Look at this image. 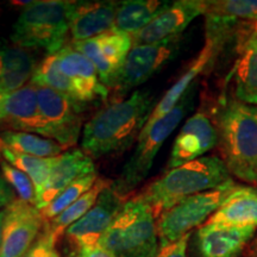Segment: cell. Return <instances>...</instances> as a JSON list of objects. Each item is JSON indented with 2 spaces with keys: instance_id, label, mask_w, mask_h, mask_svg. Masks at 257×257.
<instances>
[{
  "instance_id": "41",
  "label": "cell",
  "mask_w": 257,
  "mask_h": 257,
  "mask_svg": "<svg viewBox=\"0 0 257 257\" xmlns=\"http://www.w3.org/2000/svg\"><path fill=\"white\" fill-rule=\"evenodd\" d=\"M252 257H257V253H256V255H253V256H252Z\"/></svg>"
},
{
  "instance_id": "17",
  "label": "cell",
  "mask_w": 257,
  "mask_h": 257,
  "mask_svg": "<svg viewBox=\"0 0 257 257\" xmlns=\"http://www.w3.org/2000/svg\"><path fill=\"white\" fill-rule=\"evenodd\" d=\"M60 69L72 82L76 99L82 104L108 96V88L99 79L94 64L72 46H64L56 53Z\"/></svg>"
},
{
  "instance_id": "6",
  "label": "cell",
  "mask_w": 257,
  "mask_h": 257,
  "mask_svg": "<svg viewBox=\"0 0 257 257\" xmlns=\"http://www.w3.org/2000/svg\"><path fill=\"white\" fill-rule=\"evenodd\" d=\"M194 87L195 83H193L184 98L168 114L155 121L152 126L143 128L142 133L140 134L134 153L125 162L118 179L114 180L112 184L115 191L123 197L128 198V194L133 193L146 180L161 147L181 123L185 115L191 111L194 102L193 100Z\"/></svg>"
},
{
  "instance_id": "21",
  "label": "cell",
  "mask_w": 257,
  "mask_h": 257,
  "mask_svg": "<svg viewBox=\"0 0 257 257\" xmlns=\"http://www.w3.org/2000/svg\"><path fill=\"white\" fill-rule=\"evenodd\" d=\"M205 224L216 227L256 229L257 188L238 186Z\"/></svg>"
},
{
  "instance_id": "32",
  "label": "cell",
  "mask_w": 257,
  "mask_h": 257,
  "mask_svg": "<svg viewBox=\"0 0 257 257\" xmlns=\"http://www.w3.org/2000/svg\"><path fill=\"white\" fill-rule=\"evenodd\" d=\"M22 257H62L56 249V242L49 231L46 229L42 231L36 242L31 245Z\"/></svg>"
},
{
  "instance_id": "12",
  "label": "cell",
  "mask_w": 257,
  "mask_h": 257,
  "mask_svg": "<svg viewBox=\"0 0 257 257\" xmlns=\"http://www.w3.org/2000/svg\"><path fill=\"white\" fill-rule=\"evenodd\" d=\"M112 184L101 192L94 206L64 233L78 250L100 243L102 236L128 199L115 191Z\"/></svg>"
},
{
  "instance_id": "30",
  "label": "cell",
  "mask_w": 257,
  "mask_h": 257,
  "mask_svg": "<svg viewBox=\"0 0 257 257\" xmlns=\"http://www.w3.org/2000/svg\"><path fill=\"white\" fill-rule=\"evenodd\" d=\"M98 179V174L83 176V178L78 179L73 184H70L67 188H64L50 204H48L46 207L40 210L44 221L47 223V221L59 216L60 213H62L66 208H68L79 198H81L85 193H87L94 186Z\"/></svg>"
},
{
  "instance_id": "38",
  "label": "cell",
  "mask_w": 257,
  "mask_h": 257,
  "mask_svg": "<svg viewBox=\"0 0 257 257\" xmlns=\"http://www.w3.org/2000/svg\"><path fill=\"white\" fill-rule=\"evenodd\" d=\"M5 148H8V146L4 143V141L2 140V136H0V159H2V154H3V152H4Z\"/></svg>"
},
{
  "instance_id": "14",
  "label": "cell",
  "mask_w": 257,
  "mask_h": 257,
  "mask_svg": "<svg viewBox=\"0 0 257 257\" xmlns=\"http://www.w3.org/2000/svg\"><path fill=\"white\" fill-rule=\"evenodd\" d=\"M206 43L216 55L239 28L257 16V0H213L205 11Z\"/></svg>"
},
{
  "instance_id": "27",
  "label": "cell",
  "mask_w": 257,
  "mask_h": 257,
  "mask_svg": "<svg viewBox=\"0 0 257 257\" xmlns=\"http://www.w3.org/2000/svg\"><path fill=\"white\" fill-rule=\"evenodd\" d=\"M2 159L9 162L16 168L25 173L29 178L32 180L35 187H36L37 197L42 192L44 185H46L48 176H49L50 169L55 163L56 157L53 159H41V157H35L22 154L15 150L5 148L2 154Z\"/></svg>"
},
{
  "instance_id": "9",
  "label": "cell",
  "mask_w": 257,
  "mask_h": 257,
  "mask_svg": "<svg viewBox=\"0 0 257 257\" xmlns=\"http://www.w3.org/2000/svg\"><path fill=\"white\" fill-rule=\"evenodd\" d=\"M38 105L44 120V137L56 141L66 148L78 143L82 128L85 104L46 87H37Z\"/></svg>"
},
{
  "instance_id": "24",
  "label": "cell",
  "mask_w": 257,
  "mask_h": 257,
  "mask_svg": "<svg viewBox=\"0 0 257 257\" xmlns=\"http://www.w3.org/2000/svg\"><path fill=\"white\" fill-rule=\"evenodd\" d=\"M168 2L160 0H126L120 2L115 14L114 27L117 31L134 36L147 27Z\"/></svg>"
},
{
  "instance_id": "8",
  "label": "cell",
  "mask_w": 257,
  "mask_h": 257,
  "mask_svg": "<svg viewBox=\"0 0 257 257\" xmlns=\"http://www.w3.org/2000/svg\"><path fill=\"white\" fill-rule=\"evenodd\" d=\"M182 35L154 44L135 46L130 50L112 91L117 98L143 85L174 60L182 46Z\"/></svg>"
},
{
  "instance_id": "39",
  "label": "cell",
  "mask_w": 257,
  "mask_h": 257,
  "mask_svg": "<svg viewBox=\"0 0 257 257\" xmlns=\"http://www.w3.org/2000/svg\"><path fill=\"white\" fill-rule=\"evenodd\" d=\"M251 253H252V256L256 255V253H257V236H256V238H255V240H253V243L251 245Z\"/></svg>"
},
{
  "instance_id": "10",
  "label": "cell",
  "mask_w": 257,
  "mask_h": 257,
  "mask_svg": "<svg viewBox=\"0 0 257 257\" xmlns=\"http://www.w3.org/2000/svg\"><path fill=\"white\" fill-rule=\"evenodd\" d=\"M94 64L102 85L112 89L121 67L133 49V36L111 30L87 41L70 44Z\"/></svg>"
},
{
  "instance_id": "29",
  "label": "cell",
  "mask_w": 257,
  "mask_h": 257,
  "mask_svg": "<svg viewBox=\"0 0 257 257\" xmlns=\"http://www.w3.org/2000/svg\"><path fill=\"white\" fill-rule=\"evenodd\" d=\"M37 64L36 57L30 50L0 40V78L9 74L32 75Z\"/></svg>"
},
{
  "instance_id": "3",
  "label": "cell",
  "mask_w": 257,
  "mask_h": 257,
  "mask_svg": "<svg viewBox=\"0 0 257 257\" xmlns=\"http://www.w3.org/2000/svg\"><path fill=\"white\" fill-rule=\"evenodd\" d=\"M218 143L230 174L257 185V105L227 99L216 115Z\"/></svg>"
},
{
  "instance_id": "23",
  "label": "cell",
  "mask_w": 257,
  "mask_h": 257,
  "mask_svg": "<svg viewBox=\"0 0 257 257\" xmlns=\"http://www.w3.org/2000/svg\"><path fill=\"white\" fill-rule=\"evenodd\" d=\"M240 56L232 70L236 100L257 105V38L239 50Z\"/></svg>"
},
{
  "instance_id": "16",
  "label": "cell",
  "mask_w": 257,
  "mask_h": 257,
  "mask_svg": "<svg viewBox=\"0 0 257 257\" xmlns=\"http://www.w3.org/2000/svg\"><path fill=\"white\" fill-rule=\"evenodd\" d=\"M0 126L10 131L36 134L44 137V120L38 105L37 87L29 85L5 95L0 107Z\"/></svg>"
},
{
  "instance_id": "4",
  "label": "cell",
  "mask_w": 257,
  "mask_h": 257,
  "mask_svg": "<svg viewBox=\"0 0 257 257\" xmlns=\"http://www.w3.org/2000/svg\"><path fill=\"white\" fill-rule=\"evenodd\" d=\"M22 4L23 9L12 29V43L28 50L43 49L48 55L62 49L78 2L41 0Z\"/></svg>"
},
{
  "instance_id": "2",
  "label": "cell",
  "mask_w": 257,
  "mask_h": 257,
  "mask_svg": "<svg viewBox=\"0 0 257 257\" xmlns=\"http://www.w3.org/2000/svg\"><path fill=\"white\" fill-rule=\"evenodd\" d=\"M230 175L223 159L204 156L169 169L136 195L150 207L157 219L185 199L219 187L229 181Z\"/></svg>"
},
{
  "instance_id": "26",
  "label": "cell",
  "mask_w": 257,
  "mask_h": 257,
  "mask_svg": "<svg viewBox=\"0 0 257 257\" xmlns=\"http://www.w3.org/2000/svg\"><path fill=\"white\" fill-rule=\"evenodd\" d=\"M0 136L10 149L30 156L53 159L60 156L63 152V147L56 141L36 134L4 130Z\"/></svg>"
},
{
  "instance_id": "36",
  "label": "cell",
  "mask_w": 257,
  "mask_h": 257,
  "mask_svg": "<svg viewBox=\"0 0 257 257\" xmlns=\"http://www.w3.org/2000/svg\"><path fill=\"white\" fill-rule=\"evenodd\" d=\"M76 257H117L113 252L108 249L98 244V245L89 246V248H83L78 250Z\"/></svg>"
},
{
  "instance_id": "37",
  "label": "cell",
  "mask_w": 257,
  "mask_h": 257,
  "mask_svg": "<svg viewBox=\"0 0 257 257\" xmlns=\"http://www.w3.org/2000/svg\"><path fill=\"white\" fill-rule=\"evenodd\" d=\"M5 212L4 210L0 211V249H2V240H3V224H4Z\"/></svg>"
},
{
  "instance_id": "33",
  "label": "cell",
  "mask_w": 257,
  "mask_h": 257,
  "mask_svg": "<svg viewBox=\"0 0 257 257\" xmlns=\"http://www.w3.org/2000/svg\"><path fill=\"white\" fill-rule=\"evenodd\" d=\"M189 237H191V233L186 234V236L174 243H170L165 246H160L156 257H187V245Z\"/></svg>"
},
{
  "instance_id": "22",
  "label": "cell",
  "mask_w": 257,
  "mask_h": 257,
  "mask_svg": "<svg viewBox=\"0 0 257 257\" xmlns=\"http://www.w3.org/2000/svg\"><path fill=\"white\" fill-rule=\"evenodd\" d=\"M216 56L217 55L212 46H210L208 43H205L204 48L199 53L197 59L193 61L189 68L182 74L181 78L167 91L166 94L157 102L155 107H154L152 114H150L149 119L147 121L146 126L143 128L152 126L155 121L161 119L162 117H165L166 114H168L179 104L180 100L184 98V95L187 93L188 89L192 87L193 83H194V80L197 79L199 74L206 68L208 64L213 62Z\"/></svg>"
},
{
  "instance_id": "20",
  "label": "cell",
  "mask_w": 257,
  "mask_h": 257,
  "mask_svg": "<svg viewBox=\"0 0 257 257\" xmlns=\"http://www.w3.org/2000/svg\"><path fill=\"white\" fill-rule=\"evenodd\" d=\"M120 2H78L70 19L72 41L81 42L113 30Z\"/></svg>"
},
{
  "instance_id": "31",
  "label": "cell",
  "mask_w": 257,
  "mask_h": 257,
  "mask_svg": "<svg viewBox=\"0 0 257 257\" xmlns=\"http://www.w3.org/2000/svg\"><path fill=\"white\" fill-rule=\"evenodd\" d=\"M0 169H2V174L8 181V184L17 193L18 198L36 206L37 193L32 180L25 173L10 165L5 160H0Z\"/></svg>"
},
{
  "instance_id": "1",
  "label": "cell",
  "mask_w": 257,
  "mask_h": 257,
  "mask_svg": "<svg viewBox=\"0 0 257 257\" xmlns=\"http://www.w3.org/2000/svg\"><path fill=\"white\" fill-rule=\"evenodd\" d=\"M155 106V95L148 89L110 102L83 126L82 150L92 159L124 153L138 140Z\"/></svg>"
},
{
  "instance_id": "5",
  "label": "cell",
  "mask_w": 257,
  "mask_h": 257,
  "mask_svg": "<svg viewBox=\"0 0 257 257\" xmlns=\"http://www.w3.org/2000/svg\"><path fill=\"white\" fill-rule=\"evenodd\" d=\"M99 244L117 257H156L160 239L150 207L137 195L128 198Z\"/></svg>"
},
{
  "instance_id": "40",
  "label": "cell",
  "mask_w": 257,
  "mask_h": 257,
  "mask_svg": "<svg viewBox=\"0 0 257 257\" xmlns=\"http://www.w3.org/2000/svg\"><path fill=\"white\" fill-rule=\"evenodd\" d=\"M5 98V94H0V107H2V104H3V100H4Z\"/></svg>"
},
{
  "instance_id": "13",
  "label": "cell",
  "mask_w": 257,
  "mask_h": 257,
  "mask_svg": "<svg viewBox=\"0 0 257 257\" xmlns=\"http://www.w3.org/2000/svg\"><path fill=\"white\" fill-rule=\"evenodd\" d=\"M206 0L168 2L146 28L133 36V44H154L181 36L182 32L199 16L205 15Z\"/></svg>"
},
{
  "instance_id": "11",
  "label": "cell",
  "mask_w": 257,
  "mask_h": 257,
  "mask_svg": "<svg viewBox=\"0 0 257 257\" xmlns=\"http://www.w3.org/2000/svg\"><path fill=\"white\" fill-rule=\"evenodd\" d=\"M4 212L0 257H22L40 237L46 221L35 205L19 198H16Z\"/></svg>"
},
{
  "instance_id": "15",
  "label": "cell",
  "mask_w": 257,
  "mask_h": 257,
  "mask_svg": "<svg viewBox=\"0 0 257 257\" xmlns=\"http://www.w3.org/2000/svg\"><path fill=\"white\" fill-rule=\"evenodd\" d=\"M218 144L216 125L205 112H197L186 120L173 143L167 167L176 168L204 157Z\"/></svg>"
},
{
  "instance_id": "28",
  "label": "cell",
  "mask_w": 257,
  "mask_h": 257,
  "mask_svg": "<svg viewBox=\"0 0 257 257\" xmlns=\"http://www.w3.org/2000/svg\"><path fill=\"white\" fill-rule=\"evenodd\" d=\"M29 83L36 86V87L54 89V91L68 95L70 98L76 99L72 82L69 81V79L60 69L56 54L46 56L42 60V62L37 64L36 69L32 74L31 80Z\"/></svg>"
},
{
  "instance_id": "35",
  "label": "cell",
  "mask_w": 257,
  "mask_h": 257,
  "mask_svg": "<svg viewBox=\"0 0 257 257\" xmlns=\"http://www.w3.org/2000/svg\"><path fill=\"white\" fill-rule=\"evenodd\" d=\"M15 199V191L8 184L3 174H0V211L5 210Z\"/></svg>"
},
{
  "instance_id": "34",
  "label": "cell",
  "mask_w": 257,
  "mask_h": 257,
  "mask_svg": "<svg viewBox=\"0 0 257 257\" xmlns=\"http://www.w3.org/2000/svg\"><path fill=\"white\" fill-rule=\"evenodd\" d=\"M236 36L238 37V41H237L238 50L242 49L248 42L257 38V16L250 21H246L237 31Z\"/></svg>"
},
{
  "instance_id": "25",
  "label": "cell",
  "mask_w": 257,
  "mask_h": 257,
  "mask_svg": "<svg viewBox=\"0 0 257 257\" xmlns=\"http://www.w3.org/2000/svg\"><path fill=\"white\" fill-rule=\"evenodd\" d=\"M111 184V180L99 178L96 180L94 186L87 193H85L81 198H79L78 200L70 205L68 208H66L59 216L54 218V219L47 221L46 229L49 231L56 243L61 238V236L66 233V231L73 224H75L79 219H81L94 206L96 200L100 197L101 192Z\"/></svg>"
},
{
  "instance_id": "7",
  "label": "cell",
  "mask_w": 257,
  "mask_h": 257,
  "mask_svg": "<svg viewBox=\"0 0 257 257\" xmlns=\"http://www.w3.org/2000/svg\"><path fill=\"white\" fill-rule=\"evenodd\" d=\"M237 187L230 179L219 187L192 195L163 212L156 219L160 246L174 243L195 227H201Z\"/></svg>"
},
{
  "instance_id": "18",
  "label": "cell",
  "mask_w": 257,
  "mask_h": 257,
  "mask_svg": "<svg viewBox=\"0 0 257 257\" xmlns=\"http://www.w3.org/2000/svg\"><path fill=\"white\" fill-rule=\"evenodd\" d=\"M91 174H96L94 161L83 150L72 149L61 154L56 157L46 185L38 194L37 208H44L70 184Z\"/></svg>"
},
{
  "instance_id": "19",
  "label": "cell",
  "mask_w": 257,
  "mask_h": 257,
  "mask_svg": "<svg viewBox=\"0 0 257 257\" xmlns=\"http://www.w3.org/2000/svg\"><path fill=\"white\" fill-rule=\"evenodd\" d=\"M255 232V227H216L204 224L194 233L197 256L239 257Z\"/></svg>"
}]
</instances>
